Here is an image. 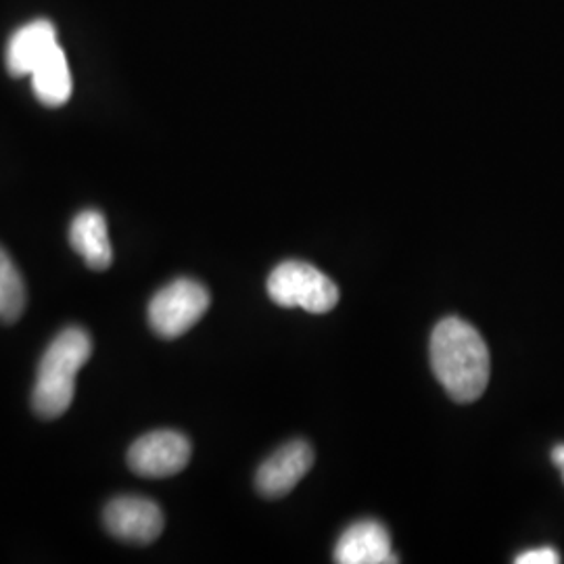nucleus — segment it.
<instances>
[{"mask_svg":"<svg viewBox=\"0 0 564 564\" xmlns=\"http://www.w3.org/2000/svg\"><path fill=\"white\" fill-rule=\"evenodd\" d=\"M431 366L454 402H477L489 383L487 343L473 324L460 318H444L433 328Z\"/></svg>","mask_w":564,"mask_h":564,"instance_id":"1","label":"nucleus"},{"mask_svg":"<svg viewBox=\"0 0 564 564\" xmlns=\"http://www.w3.org/2000/svg\"><path fill=\"white\" fill-rule=\"evenodd\" d=\"M102 521L107 531L128 544H151L163 531V512L160 506L141 496H120L111 500Z\"/></svg>","mask_w":564,"mask_h":564,"instance_id":"6","label":"nucleus"},{"mask_svg":"<svg viewBox=\"0 0 564 564\" xmlns=\"http://www.w3.org/2000/svg\"><path fill=\"white\" fill-rule=\"evenodd\" d=\"M314 464V449L303 440L282 445L258 468L256 485L263 498L276 500L295 489Z\"/></svg>","mask_w":564,"mask_h":564,"instance_id":"7","label":"nucleus"},{"mask_svg":"<svg viewBox=\"0 0 564 564\" xmlns=\"http://www.w3.org/2000/svg\"><path fill=\"white\" fill-rule=\"evenodd\" d=\"M514 563L519 564H558L561 563V554L554 547H535L517 556Z\"/></svg>","mask_w":564,"mask_h":564,"instance_id":"13","label":"nucleus"},{"mask_svg":"<svg viewBox=\"0 0 564 564\" xmlns=\"http://www.w3.org/2000/svg\"><path fill=\"white\" fill-rule=\"evenodd\" d=\"M32 90L36 99L46 105V107H61L69 101L74 82H72V72L69 63L65 57V51L57 44L41 65L32 72Z\"/></svg>","mask_w":564,"mask_h":564,"instance_id":"11","label":"nucleus"},{"mask_svg":"<svg viewBox=\"0 0 564 564\" xmlns=\"http://www.w3.org/2000/svg\"><path fill=\"white\" fill-rule=\"evenodd\" d=\"M268 295L281 307L326 314L339 303V286L312 263L289 260L270 272Z\"/></svg>","mask_w":564,"mask_h":564,"instance_id":"3","label":"nucleus"},{"mask_svg":"<svg viewBox=\"0 0 564 564\" xmlns=\"http://www.w3.org/2000/svg\"><path fill=\"white\" fill-rule=\"evenodd\" d=\"M207 307L209 293L202 282L178 279L149 303V324L163 339H176L202 321Z\"/></svg>","mask_w":564,"mask_h":564,"instance_id":"4","label":"nucleus"},{"mask_svg":"<svg viewBox=\"0 0 564 564\" xmlns=\"http://www.w3.org/2000/svg\"><path fill=\"white\" fill-rule=\"evenodd\" d=\"M552 463L558 466V470L563 473V481H564V444L556 445L554 449H552Z\"/></svg>","mask_w":564,"mask_h":564,"instance_id":"14","label":"nucleus"},{"mask_svg":"<svg viewBox=\"0 0 564 564\" xmlns=\"http://www.w3.org/2000/svg\"><path fill=\"white\" fill-rule=\"evenodd\" d=\"M335 561L339 564L398 563L391 552L389 531L379 521L349 524L335 545Z\"/></svg>","mask_w":564,"mask_h":564,"instance_id":"8","label":"nucleus"},{"mask_svg":"<svg viewBox=\"0 0 564 564\" xmlns=\"http://www.w3.org/2000/svg\"><path fill=\"white\" fill-rule=\"evenodd\" d=\"M25 310V284L18 265L0 247V321L15 323Z\"/></svg>","mask_w":564,"mask_h":564,"instance_id":"12","label":"nucleus"},{"mask_svg":"<svg viewBox=\"0 0 564 564\" xmlns=\"http://www.w3.org/2000/svg\"><path fill=\"white\" fill-rule=\"evenodd\" d=\"M191 460V444L178 431H153L137 440L128 452L130 468L151 479L172 477Z\"/></svg>","mask_w":564,"mask_h":564,"instance_id":"5","label":"nucleus"},{"mask_svg":"<svg viewBox=\"0 0 564 564\" xmlns=\"http://www.w3.org/2000/svg\"><path fill=\"white\" fill-rule=\"evenodd\" d=\"M57 44V30L51 21L36 20L25 23L7 44L9 74L15 78L32 76V72Z\"/></svg>","mask_w":564,"mask_h":564,"instance_id":"9","label":"nucleus"},{"mask_svg":"<svg viewBox=\"0 0 564 564\" xmlns=\"http://www.w3.org/2000/svg\"><path fill=\"white\" fill-rule=\"evenodd\" d=\"M93 354V341L86 330L69 326L48 345L42 356L32 405L42 419H59L74 402L76 377Z\"/></svg>","mask_w":564,"mask_h":564,"instance_id":"2","label":"nucleus"},{"mask_svg":"<svg viewBox=\"0 0 564 564\" xmlns=\"http://www.w3.org/2000/svg\"><path fill=\"white\" fill-rule=\"evenodd\" d=\"M69 242L82 256L88 268L107 270L113 262V251L109 242V230L105 216L97 209H86L78 214L69 228Z\"/></svg>","mask_w":564,"mask_h":564,"instance_id":"10","label":"nucleus"}]
</instances>
